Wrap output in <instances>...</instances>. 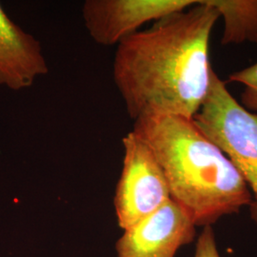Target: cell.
<instances>
[{"label": "cell", "instance_id": "cell-1", "mask_svg": "<svg viewBox=\"0 0 257 257\" xmlns=\"http://www.w3.org/2000/svg\"><path fill=\"white\" fill-rule=\"evenodd\" d=\"M219 19L207 0H198L116 46L113 81L132 119L150 115L193 119L210 89V41Z\"/></svg>", "mask_w": 257, "mask_h": 257}, {"label": "cell", "instance_id": "cell-2", "mask_svg": "<svg viewBox=\"0 0 257 257\" xmlns=\"http://www.w3.org/2000/svg\"><path fill=\"white\" fill-rule=\"evenodd\" d=\"M165 175L171 199L196 227L212 226L251 203L248 186L220 148L193 119L150 115L134 121Z\"/></svg>", "mask_w": 257, "mask_h": 257}, {"label": "cell", "instance_id": "cell-3", "mask_svg": "<svg viewBox=\"0 0 257 257\" xmlns=\"http://www.w3.org/2000/svg\"><path fill=\"white\" fill-rule=\"evenodd\" d=\"M193 121L236 168L251 194L250 218L257 225V114L246 110L212 71L208 94Z\"/></svg>", "mask_w": 257, "mask_h": 257}, {"label": "cell", "instance_id": "cell-4", "mask_svg": "<svg viewBox=\"0 0 257 257\" xmlns=\"http://www.w3.org/2000/svg\"><path fill=\"white\" fill-rule=\"evenodd\" d=\"M123 167L114 195L121 229L128 230L171 200L165 175L151 148L130 132L122 139Z\"/></svg>", "mask_w": 257, "mask_h": 257}, {"label": "cell", "instance_id": "cell-5", "mask_svg": "<svg viewBox=\"0 0 257 257\" xmlns=\"http://www.w3.org/2000/svg\"><path fill=\"white\" fill-rule=\"evenodd\" d=\"M198 0H86L83 22L101 46H114L151 21L193 7Z\"/></svg>", "mask_w": 257, "mask_h": 257}, {"label": "cell", "instance_id": "cell-6", "mask_svg": "<svg viewBox=\"0 0 257 257\" xmlns=\"http://www.w3.org/2000/svg\"><path fill=\"white\" fill-rule=\"evenodd\" d=\"M196 226L190 215L172 199L138 222L116 242L117 257H175L192 243Z\"/></svg>", "mask_w": 257, "mask_h": 257}, {"label": "cell", "instance_id": "cell-7", "mask_svg": "<svg viewBox=\"0 0 257 257\" xmlns=\"http://www.w3.org/2000/svg\"><path fill=\"white\" fill-rule=\"evenodd\" d=\"M48 73L39 40L10 19L0 4V85L20 91Z\"/></svg>", "mask_w": 257, "mask_h": 257}, {"label": "cell", "instance_id": "cell-8", "mask_svg": "<svg viewBox=\"0 0 257 257\" xmlns=\"http://www.w3.org/2000/svg\"><path fill=\"white\" fill-rule=\"evenodd\" d=\"M223 19L222 45L257 43V0H207Z\"/></svg>", "mask_w": 257, "mask_h": 257}, {"label": "cell", "instance_id": "cell-9", "mask_svg": "<svg viewBox=\"0 0 257 257\" xmlns=\"http://www.w3.org/2000/svg\"><path fill=\"white\" fill-rule=\"evenodd\" d=\"M229 81L244 87L240 104L246 110L257 114V62L232 73L229 76Z\"/></svg>", "mask_w": 257, "mask_h": 257}, {"label": "cell", "instance_id": "cell-10", "mask_svg": "<svg viewBox=\"0 0 257 257\" xmlns=\"http://www.w3.org/2000/svg\"><path fill=\"white\" fill-rule=\"evenodd\" d=\"M193 257H221L212 226H206L198 236Z\"/></svg>", "mask_w": 257, "mask_h": 257}]
</instances>
